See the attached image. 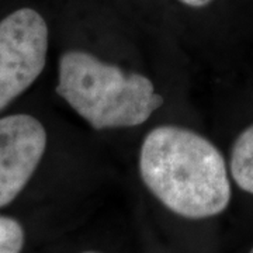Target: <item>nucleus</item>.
Here are the masks:
<instances>
[{
  "instance_id": "1",
  "label": "nucleus",
  "mask_w": 253,
  "mask_h": 253,
  "mask_svg": "<svg viewBox=\"0 0 253 253\" xmlns=\"http://www.w3.org/2000/svg\"><path fill=\"white\" fill-rule=\"evenodd\" d=\"M145 186L168 210L189 219L221 214L231 201L225 159L207 138L162 126L145 136L139 152Z\"/></svg>"
},
{
  "instance_id": "2",
  "label": "nucleus",
  "mask_w": 253,
  "mask_h": 253,
  "mask_svg": "<svg viewBox=\"0 0 253 253\" xmlns=\"http://www.w3.org/2000/svg\"><path fill=\"white\" fill-rule=\"evenodd\" d=\"M56 93L94 129L144 124L163 104L146 76L75 49L59 58Z\"/></svg>"
},
{
  "instance_id": "3",
  "label": "nucleus",
  "mask_w": 253,
  "mask_h": 253,
  "mask_svg": "<svg viewBox=\"0 0 253 253\" xmlns=\"http://www.w3.org/2000/svg\"><path fill=\"white\" fill-rule=\"evenodd\" d=\"M48 52V26L33 9H20L0 21V111L37 81Z\"/></svg>"
},
{
  "instance_id": "4",
  "label": "nucleus",
  "mask_w": 253,
  "mask_h": 253,
  "mask_svg": "<svg viewBox=\"0 0 253 253\" xmlns=\"http://www.w3.org/2000/svg\"><path fill=\"white\" fill-rule=\"evenodd\" d=\"M46 148L44 126L30 114L0 118V208L27 186Z\"/></svg>"
},
{
  "instance_id": "5",
  "label": "nucleus",
  "mask_w": 253,
  "mask_h": 253,
  "mask_svg": "<svg viewBox=\"0 0 253 253\" xmlns=\"http://www.w3.org/2000/svg\"><path fill=\"white\" fill-rule=\"evenodd\" d=\"M229 168L238 187L253 194V124L234 142Z\"/></svg>"
},
{
  "instance_id": "6",
  "label": "nucleus",
  "mask_w": 253,
  "mask_h": 253,
  "mask_svg": "<svg viewBox=\"0 0 253 253\" xmlns=\"http://www.w3.org/2000/svg\"><path fill=\"white\" fill-rule=\"evenodd\" d=\"M24 229L14 218L0 215V253H21Z\"/></svg>"
},
{
  "instance_id": "7",
  "label": "nucleus",
  "mask_w": 253,
  "mask_h": 253,
  "mask_svg": "<svg viewBox=\"0 0 253 253\" xmlns=\"http://www.w3.org/2000/svg\"><path fill=\"white\" fill-rule=\"evenodd\" d=\"M180 1L187 6H191V7H204V6L210 4L212 0H180Z\"/></svg>"
},
{
  "instance_id": "8",
  "label": "nucleus",
  "mask_w": 253,
  "mask_h": 253,
  "mask_svg": "<svg viewBox=\"0 0 253 253\" xmlns=\"http://www.w3.org/2000/svg\"><path fill=\"white\" fill-rule=\"evenodd\" d=\"M84 253H96V252H84Z\"/></svg>"
},
{
  "instance_id": "9",
  "label": "nucleus",
  "mask_w": 253,
  "mask_h": 253,
  "mask_svg": "<svg viewBox=\"0 0 253 253\" xmlns=\"http://www.w3.org/2000/svg\"><path fill=\"white\" fill-rule=\"evenodd\" d=\"M249 253H253V249H252V251H251V252H249Z\"/></svg>"
}]
</instances>
